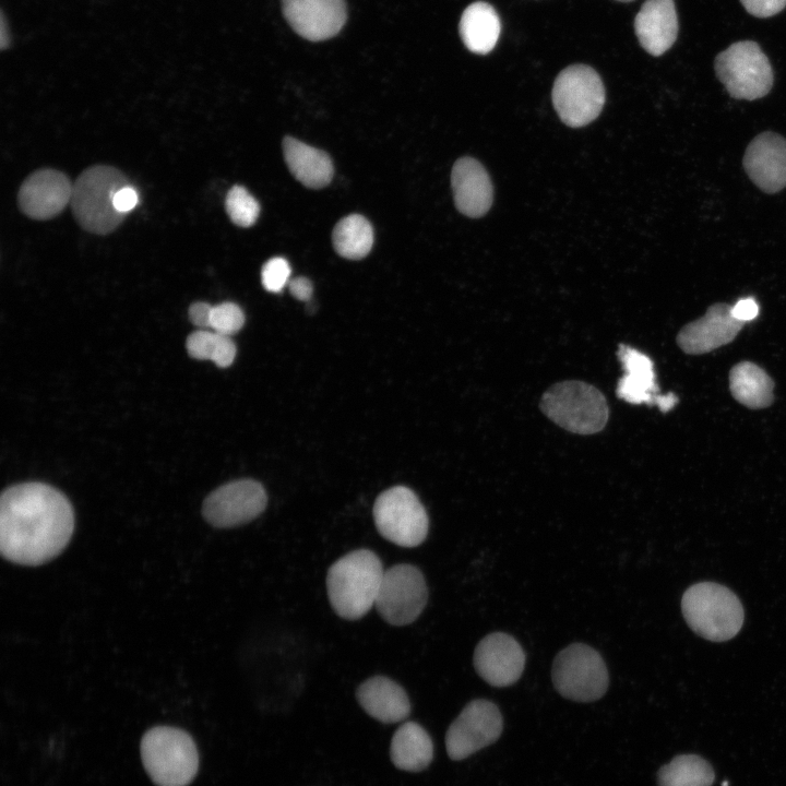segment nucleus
Masks as SVG:
<instances>
[{"mask_svg": "<svg viewBox=\"0 0 786 786\" xmlns=\"http://www.w3.org/2000/svg\"><path fill=\"white\" fill-rule=\"evenodd\" d=\"M288 288L296 299L306 302L311 300L313 287L308 278L302 276L295 277L288 282Z\"/></svg>", "mask_w": 786, "mask_h": 786, "instance_id": "nucleus-37", "label": "nucleus"}, {"mask_svg": "<svg viewBox=\"0 0 786 786\" xmlns=\"http://www.w3.org/2000/svg\"><path fill=\"white\" fill-rule=\"evenodd\" d=\"M714 68L726 91L736 99L761 98L773 86L770 61L760 46L751 40L731 44L717 55Z\"/></svg>", "mask_w": 786, "mask_h": 786, "instance_id": "nucleus-7", "label": "nucleus"}, {"mask_svg": "<svg viewBox=\"0 0 786 786\" xmlns=\"http://www.w3.org/2000/svg\"><path fill=\"white\" fill-rule=\"evenodd\" d=\"M619 359L626 370L617 386V395L631 404L655 403L658 389L653 361L643 353L621 344Z\"/></svg>", "mask_w": 786, "mask_h": 786, "instance_id": "nucleus-22", "label": "nucleus"}, {"mask_svg": "<svg viewBox=\"0 0 786 786\" xmlns=\"http://www.w3.org/2000/svg\"><path fill=\"white\" fill-rule=\"evenodd\" d=\"M500 27V20L493 7L478 1L464 10L460 21V35L468 50L486 55L495 48Z\"/></svg>", "mask_w": 786, "mask_h": 786, "instance_id": "nucleus-25", "label": "nucleus"}, {"mask_svg": "<svg viewBox=\"0 0 786 786\" xmlns=\"http://www.w3.org/2000/svg\"><path fill=\"white\" fill-rule=\"evenodd\" d=\"M225 209L231 222L240 227L252 226L260 214L258 201L241 186H234L228 191Z\"/></svg>", "mask_w": 786, "mask_h": 786, "instance_id": "nucleus-30", "label": "nucleus"}, {"mask_svg": "<svg viewBox=\"0 0 786 786\" xmlns=\"http://www.w3.org/2000/svg\"><path fill=\"white\" fill-rule=\"evenodd\" d=\"M73 183L61 171L39 169L21 184L17 203L33 219H49L60 214L71 202Z\"/></svg>", "mask_w": 786, "mask_h": 786, "instance_id": "nucleus-15", "label": "nucleus"}, {"mask_svg": "<svg viewBox=\"0 0 786 786\" xmlns=\"http://www.w3.org/2000/svg\"><path fill=\"white\" fill-rule=\"evenodd\" d=\"M733 315L742 322L753 320L759 313V306L752 298L740 299L735 306H731Z\"/></svg>", "mask_w": 786, "mask_h": 786, "instance_id": "nucleus-35", "label": "nucleus"}, {"mask_svg": "<svg viewBox=\"0 0 786 786\" xmlns=\"http://www.w3.org/2000/svg\"><path fill=\"white\" fill-rule=\"evenodd\" d=\"M473 663L477 674L487 683L501 688L519 680L524 669L525 655L513 636L495 632L477 644Z\"/></svg>", "mask_w": 786, "mask_h": 786, "instance_id": "nucleus-14", "label": "nucleus"}, {"mask_svg": "<svg viewBox=\"0 0 786 786\" xmlns=\"http://www.w3.org/2000/svg\"><path fill=\"white\" fill-rule=\"evenodd\" d=\"M551 678L556 690L565 699L592 702L607 691L609 676L597 651L582 643L563 648L555 658Z\"/></svg>", "mask_w": 786, "mask_h": 786, "instance_id": "nucleus-8", "label": "nucleus"}, {"mask_svg": "<svg viewBox=\"0 0 786 786\" xmlns=\"http://www.w3.org/2000/svg\"><path fill=\"white\" fill-rule=\"evenodd\" d=\"M138 193L134 188L126 186L114 195V206L122 214H127L138 204Z\"/></svg>", "mask_w": 786, "mask_h": 786, "instance_id": "nucleus-34", "label": "nucleus"}, {"mask_svg": "<svg viewBox=\"0 0 786 786\" xmlns=\"http://www.w3.org/2000/svg\"><path fill=\"white\" fill-rule=\"evenodd\" d=\"M743 324L733 315L731 306L714 303L702 318L680 330L677 344L687 354H705L734 341Z\"/></svg>", "mask_w": 786, "mask_h": 786, "instance_id": "nucleus-18", "label": "nucleus"}, {"mask_svg": "<svg viewBox=\"0 0 786 786\" xmlns=\"http://www.w3.org/2000/svg\"><path fill=\"white\" fill-rule=\"evenodd\" d=\"M552 102L565 124L579 128L590 123L599 115L605 103L600 76L588 66L565 68L553 83Z\"/></svg>", "mask_w": 786, "mask_h": 786, "instance_id": "nucleus-10", "label": "nucleus"}, {"mask_svg": "<svg viewBox=\"0 0 786 786\" xmlns=\"http://www.w3.org/2000/svg\"><path fill=\"white\" fill-rule=\"evenodd\" d=\"M73 529V508L56 488L32 481L2 492L0 551L8 561L27 567L44 564L62 552Z\"/></svg>", "mask_w": 786, "mask_h": 786, "instance_id": "nucleus-1", "label": "nucleus"}, {"mask_svg": "<svg viewBox=\"0 0 786 786\" xmlns=\"http://www.w3.org/2000/svg\"><path fill=\"white\" fill-rule=\"evenodd\" d=\"M427 599L428 588L421 571L400 563L384 571L374 606L384 621L400 627L414 622Z\"/></svg>", "mask_w": 786, "mask_h": 786, "instance_id": "nucleus-11", "label": "nucleus"}, {"mask_svg": "<svg viewBox=\"0 0 786 786\" xmlns=\"http://www.w3.org/2000/svg\"><path fill=\"white\" fill-rule=\"evenodd\" d=\"M618 1H621V2H630V1H633V0H618Z\"/></svg>", "mask_w": 786, "mask_h": 786, "instance_id": "nucleus-39", "label": "nucleus"}, {"mask_svg": "<svg viewBox=\"0 0 786 786\" xmlns=\"http://www.w3.org/2000/svg\"><path fill=\"white\" fill-rule=\"evenodd\" d=\"M245 323V314L240 307L234 302H223L212 306L210 329L217 333L230 336L237 333Z\"/></svg>", "mask_w": 786, "mask_h": 786, "instance_id": "nucleus-31", "label": "nucleus"}, {"mask_svg": "<svg viewBox=\"0 0 786 786\" xmlns=\"http://www.w3.org/2000/svg\"><path fill=\"white\" fill-rule=\"evenodd\" d=\"M681 609L689 627L713 642L730 640L743 624V608L737 595L713 582L690 586L682 596Z\"/></svg>", "mask_w": 786, "mask_h": 786, "instance_id": "nucleus-3", "label": "nucleus"}, {"mask_svg": "<svg viewBox=\"0 0 786 786\" xmlns=\"http://www.w3.org/2000/svg\"><path fill=\"white\" fill-rule=\"evenodd\" d=\"M187 350L195 359H209L219 367H228L236 357V345L230 336L215 331L199 330L187 338Z\"/></svg>", "mask_w": 786, "mask_h": 786, "instance_id": "nucleus-29", "label": "nucleus"}, {"mask_svg": "<svg viewBox=\"0 0 786 786\" xmlns=\"http://www.w3.org/2000/svg\"><path fill=\"white\" fill-rule=\"evenodd\" d=\"M729 388L736 401L752 409L765 408L774 398L773 380L751 361H741L731 368Z\"/></svg>", "mask_w": 786, "mask_h": 786, "instance_id": "nucleus-26", "label": "nucleus"}, {"mask_svg": "<svg viewBox=\"0 0 786 786\" xmlns=\"http://www.w3.org/2000/svg\"><path fill=\"white\" fill-rule=\"evenodd\" d=\"M126 186L128 179L117 168L95 165L85 169L72 187L71 206L78 223L98 235L116 229L126 214L115 209L114 195Z\"/></svg>", "mask_w": 786, "mask_h": 786, "instance_id": "nucleus-4", "label": "nucleus"}, {"mask_svg": "<svg viewBox=\"0 0 786 786\" xmlns=\"http://www.w3.org/2000/svg\"><path fill=\"white\" fill-rule=\"evenodd\" d=\"M373 520L380 535L401 547H417L428 535L427 512L416 493L404 486L389 488L378 496Z\"/></svg>", "mask_w": 786, "mask_h": 786, "instance_id": "nucleus-9", "label": "nucleus"}, {"mask_svg": "<svg viewBox=\"0 0 786 786\" xmlns=\"http://www.w3.org/2000/svg\"><path fill=\"white\" fill-rule=\"evenodd\" d=\"M143 764L158 786H186L196 774L199 754L192 738L169 726L153 727L141 741Z\"/></svg>", "mask_w": 786, "mask_h": 786, "instance_id": "nucleus-5", "label": "nucleus"}, {"mask_svg": "<svg viewBox=\"0 0 786 786\" xmlns=\"http://www.w3.org/2000/svg\"><path fill=\"white\" fill-rule=\"evenodd\" d=\"M451 184L457 210L468 217H479L492 203V184L484 166L472 157L455 162Z\"/></svg>", "mask_w": 786, "mask_h": 786, "instance_id": "nucleus-19", "label": "nucleus"}, {"mask_svg": "<svg viewBox=\"0 0 786 786\" xmlns=\"http://www.w3.org/2000/svg\"><path fill=\"white\" fill-rule=\"evenodd\" d=\"M282 146L289 171L305 187L320 189L330 183L333 177V164L324 151L291 136L284 138Z\"/></svg>", "mask_w": 786, "mask_h": 786, "instance_id": "nucleus-23", "label": "nucleus"}, {"mask_svg": "<svg viewBox=\"0 0 786 786\" xmlns=\"http://www.w3.org/2000/svg\"><path fill=\"white\" fill-rule=\"evenodd\" d=\"M362 710L372 718L394 724L407 718L412 708L405 690L385 676H373L365 680L356 691Z\"/></svg>", "mask_w": 786, "mask_h": 786, "instance_id": "nucleus-21", "label": "nucleus"}, {"mask_svg": "<svg viewBox=\"0 0 786 786\" xmlns=\"http://www.w3.org/2000/svg\"><path fill=\"white\" fill-rule=\"evenodd\" d=\"M212 306L206 302H194L190 306L188 314L190 321L200 327H210Z\"/></svg>", "mask_w": 786, "mask_h": 786, "instance_id": "nucleus-36", "label": "nucleus"}, {"mask_svg": "<svg viewBox=\"0 0 786 786\" xmlns=\"http://www.w3.org/2000/svg\"><path fill=\"white\" fill-rule=\"evenodd\" d=\"M657 777L659 786H711L715 775L703 758L682 754L660 767Z\"/></svg>", "mask_w": 786, "mask_h": 786, "instance_id": "nucleus-28", "label": "nucleus"}, {"mask_svg": "<svg viewBox=\"0 0 786 786\" xmlns=\"http://www.w3.org/2000/svg\"><path fill=\"white\" fill-rule=\"evenodd\" d=\"M745 9L757 17H770L786 7V0H740Z\"/></svg>", "mask_w": 786, "mask_h": 786, "instance_id": "nucleus-33", "label": "nucleus"}, {"mask_svg": "<svg viewBox=\"0 0 786 786\" xmlns=\"http://www.w3.org/2000/svg\"><path fill=\"white\" fill-rule=\"evenodd\" d=\"M677 401L678 398L675 396V394L657 395L655 397V403L658 405L662 412H668L675 406Z\"/></svg>", "mask_w": 786, "mask_h": 786, "instance_id": "nucleus-38", "label": "nucleus"}, {"mask_svg": "<svg viewBox=\"0 0 786 786\" xmlns=\"http://www.w3.org/2000/svg\"><path fill=\"white\" fill-rule=\"evenodd\" d=\"M390 757L398 770L424 771L433 759L431 737L421 725L415 722L403 723L392 737Z\"/></svg>", "mask_w": 786, "mask_h": 786, "instance_id": "nucleus-24", "label": "nucleus"}, {"mask_svg": "<svg viewBox=\"0 0 786 786\" xmlns=\"http://www.w3.org/2000/svg\"><path fill=\"white\" fill-rule=\"evenodd\" d=\"M332 241L338 255L349 260H360L372 248L373 229L366 217L350 214L335 225Z\"/></svg>", "mask_w": 786, "mask_h": 786, "instance_id": "nucleus-27", "label": "nucleus"}, {"mask_svg": "<svg viewBox=\"0 0 786 786\" xmlns=\"http://www.w3.org/2000/svg\"><path fill=\"white\" fill-rule=\"evenodd\" d=\"M282 4L293 29L311 41L335 36L347 17L345 0H282Z\"/></svg>", "mask_w": 786, "mask_h": 786, "instance_id": "nucleus-16", "label": "nucleus"}, {"mask_svg": "<svg viewBox=\"0 0 786 786\" xmlns=\"http://www.w3.org/2000/svg\"><path fill=\"white\" fill-rule=\"evenodd\" d=\"M384 569L369 549H357L336 560L326 574L331 607L346 620L362 618L374 606Z\"/></svg>", "mask_w": 786, "mask_h": 786, "instance_id": "nucleus-2", "label": "nucleus"}, {"mask_svg": "<svg viewBox=\"0 0 786 786\" xmlns=\"http://www.w3.org/2000/svg\"><path fill=\"white\" fill-rule=\"evenodd\" d=\"M743 168L752 182L766 193H775L786 187V139L765 131L748 144Z\"/></svg>", "mask_w": 786, "mask_h": 786, "instance_id": "nucleus-17", "label": "nucleus"}, {"mask_svg": "<svg viewBox=\"0 0 786 786\" xmlns=\"http://www.w3.org/2000/svg\"><path fill=\"white\" fill-rule=\"evenodd\" d=\"M290 266L287 260L275 257L265 262L261 271L263 287L271 293H279L288 285Z\"/></svg>", "mask_w": 786, "mask_h": 786, "instance_id": "nucleus-32", "label": "nucleus"}, {"mask_svg": "<svg viewBox=\"0 0 786 786\" xmlns=\"http://www.w3.org/2000/svg\"><path fill=\"white\" fill-rule=\"evenodd\" d=\"M540 409L558 426L579 434H593L603 430L609 417L603 393L576 380L550 386L540 400Z\"/></svg>", "mask_w": 786, "mask_h": 786, "instance_id": "nucleus-6", "label": "nucleus"}, {"mask_svg": "<svg viewBox=\"0 0 786 786\" xmlns=\"http://www.w3.org/2000/svg\"><path fill=\"white\" fill-rule=\"evenodd\" d=\"M503 729V718L498 706L484 699L467 703L449 726L445 734L448 755L464 760L493 743Z\"/></svg>", "mask_w": 786, "mask_h": 786, "instance_id": "nucleus-12", "label": "nucleus"}, {"mask_svg": "<svg viewBox=\"0 0 786 786\" xmlns=\"http://www.w3.org/2000/svg\"><path fill=\"white\" fill-rule=\"evenodd\" d=\"M267 503L263 486L253 479L227 483L212 491L204 500L202 514L217 528H231L257 519Z\"/></svg>", "mask_w": 786, "mask_h": 786, "instance_id": "nucleus-13", "label": "nucleus"}, {"mask_svg": "<svg viewBox=\"0 0 786 786\" xmlns=\"http://www.w3.org/2000/svg\"><path fill=\"white\" fill-rule=\"evenodd\" d=\"M641 46L652 56L666 52L678 35V16L674 0L645 1L634 20Z\"/></svg>", "mask_w": 786, "mask_h": 786, "instance_id": "nucleus-20", "label": "nucleus"}]
</instances>
